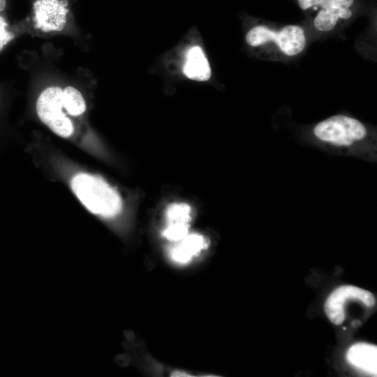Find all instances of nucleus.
Masks as SVG:
<instances>
[{
	"label": "nucleus",
	"mask_w": 377,
	"mask_h": 377,
	"mask_svg": "<svg viewBox=\"0 0 377 377\" xmlns=\"http://www.w3.org/2000/svg\"><path fill=\"white\" fill-rule=\"evenodd\" d=\"M311 139L325 152L376 162L375 135L362 121L346 114L333 115L316 124Z\"/></svg>",
	"instance_id": "nucleus-1"
},
{
	"label": "nucleus",
	"mask_w": 377,
	"mask_h": 377,
	"mask_svg": "<svg viewBox=\"0 0 377 377\" xmlns=\"http://www.w3.org/2000/svg\"><path fill=\"white\" fill-rule=\"evenodd\" d=\"M71 186L80 202L95 214L110 218L121 212L119 194L99 177L79 173L72 179Z\"/></svg>",
	"instance_id": "nucleus-2"
},
{
	"label": "nucleus",
	"mask_w": 377,
	"mask_h": 377,
	"mask_svg": "<svg viewBox=\"0 0 377 377\" xmlns=\"http://www.w3.org/2000/svg\"><path fill=\"white\" fill-rule=\"evenodd\" d=\"M63 107V90L59 87L45 88L36 101V112L40 121L57 135L68 138L73 132V126L62 112Z\"/></svg>",
	"instance_id": "nucleus-3"
},
{
	"label": "nucleus",
	"mask_w": 377,
	"mask_h": 377,
	"mask_svg": "<svg viewBox=\"0 0 377 377\" xmlns=\"http://www.w3.org/2000/svg\"><path fill=\"white\" fill-rule=\"evenodd\" d=\"M246 41L253 47L273 41L288 56L299 54L306 44L304 30L297 25H288L278 32L265 26H256L246 34Z\"/></svg>",
	"instance_id": "nucleus-4"
},
{
	"label": "nucleus",
	"mask_w": 377,
	"mask_h": 377,
	"mask_svg": "<svg viewBox=\"0 0 377 377\" xmlns=\"http://www.w3.org/2000/svg\"><path fill=\"white\" fill-rule=\"evenodd\" d=\"M349 300L359 301L369 307L376 304L371 292L354 286H341L332 292L324 305L325 312L332 323L339 325L343 323L346 319L345 306Z\"/></svg>",
	"instance_id": "nucleus-5"
},
{
	"label": "nucleus",
	"mask_w": 377,
	"mask_h": 377,
	"mask_svg": "<svg viewBox=\"0 0 377 377\" xmlns=\"http://www.w3.org/2000/svg\"><path fill=\"white\" fill-rule=\"evenodd\" d=\"M66 0H36L34 3L36 27L44 31H60L66 23Z\"/></svg>",
	"instance_id": "nucleus-6"
},
{
	"label": "nucleus",
	"mask_w": 377,
	"mask_h": 377,
	"mask_svg": "<svg viewBox=\"0 0 377 377\" xmlns=\"http://www.w3.org/2000/svg\"><path fill=\"white\" fill-rule=\"evenodd\" d=\"M192 209L185 202H174L166 209L167 225L162 235L169 241L177 242L188 234Z\"/></svg>",
	"instance_id": "nucleus-7"
},
{
	"label": "nucleus",
	"mask_w": 377,
	"mask_h": 377,
	"mask_svg": "<svg viewBox=\"0 0 377 377\" xmlns=\"http://www.w3.org/2000/svg\"><path fill=\"white\" fill-rule=\"evenodd\" d=\"M346 360L353 367L373 376L377 374V347L367 343H357L347 350Z\"/></svg>",
	"instance_id": "nucleus-8"
},
{
	"label": "nucleus",
	"mask_w": 377,
	"mask_h": 377,
	"mask_svg": "<svg viewBox=\"0 0 377 377\" xmlns=\"http://www.w3.org/2000/svg\"><path fill=\"white\" fill-rule=\"evenodd\" d=\"M183 72L186 77L195 81H206L210 78V66L201 47L194 45L186 50Z\"/></svg>",
	"instance_id": "nucleus-9"
},
{
	"label": "nucleus",
	"mask_w": 377,
	"mask_h": 377,
	"mask_svg": "<svg viewBox=\"0 0 377 377\" xmlns=\"http://www.w3.org/2000/svg\"><path fill=\"white\" fill-rule=\"evenodd\" d=\"M170 249V256L176 263L184 264L198 254L207 245L205 237L196 233L188 234Z\"/></svg>",
	"instance_id": "nucleus-10"
},
{
	"label": "nucleus",
	"mask_w": 377,
	"mask_h": 377,
	"mask_svg": "<svg viewBox=\"0 0 377 377\" xmlns=\"http://www.w3.org/2000/svg\"><path fill=\"white\" fill-rule=\"evenodd\" d=\"M351 15L349 8L321 9L314 19V26L319 31H330L335 27L339 19H348Z\"/></svg>",
	"instance_id": "nucleus-11"
},
{
	"label": "nucleus",
	"mask_w": 377,
	"mask_h": 377,
	"mask_svg": "<svg viewBox=\"0 0 377 377\" xmlns=\"http://www.w3.org/2000/svg\"><path fill=\"white\" fill-rule=\"evenodd\" d=\"M63 105L71 116H79L86 110V103L81 92L72 86L63 90Z\"/></svg>",
	"instance_id": "nucleus-12"
},
{
	"label": "nucleus",
	"mask_w": 377,
	"mask_h": 377,
	"mask_svg": "<svg viewBox=\"0 0 377 377\" xmlns=\"http://www.w3.org/2000/svg\"><path fill=\"white\" fill-rule=\"evenodd\" d=\"M2 13H0V52L15 37L14 34L10 29L6 18L2 15Z\"/></svg>",
	"instance_id": "nucleus-13"
},
{
	"label": "nucleus",
	"mask_w": 377,
	"mask_h": 377,
	"mask_svg": "<svg viewBox=\"0 0 377 377\" xmlns=\"http://www.w3.org/2000/svg\"><path fill=\"white\" fill-rule=\"evenodd\" d=\"M353 3V0H322L319 6L322 9L348 8Z\"/></svg>",
	"instance_id": "nucleus-14"
},
{
	"label": "nucleus",
	"mask_w": 377,
	"mask_h": 377,
	"mask_svg": "<svg viewBox=\"0 0 377 377\" xmlns=\"http://www.w3.org/2000/svg\"><path fill=\"white\" fill-rule=\"evenodd\" d=\"M300 7L306 10L313 6H319L322 0H297Z\"/></svg>",
	"instance_id": "nucleus-15"
},
{
	"label": "nucleus",
	"mask_w": 377,
	"mask_h": 377,
	"mask_svg": "<svg viewBox=\"0 0 377 377\" xmlns=\"http://www.w3.org/2000/svg\"><path fill=\"white\" fill-rule=\"evenodd\" d=\"M7 0H0V13L3 12L6 7Z\"/></svg>",
	"instance_id": "nucleus-16"
},
{
	"label": "nucleus",
	"mask_w": 377,
	"mask_h": 377,
	"mask_svg": "<svg viewBox=\"0 0 377 377\" xmlns=\"http://www.w3.org/2000/svg\"><path fill=\"white\" fill-rule=\"evenodd\" d=\"M172 376H191L188 374H186V373L182 372V371H175V372L172 373Z\"/></svg>",
	"instance_id": "nucleus-17"
},
{
	"label": "nucleus",
	"mask_w": 377,
	"mask_h": 377,
	"mask_svg": "<svg viewBox=\"0 0 377 377\" xmlns=\"http://www.w3.org/2000/svg\"><path fill=\"white\" fill-rule=\"evenodd\" d=\"M361 322L358 320H355L352 322V326L354 327H357V326L360 325Z\"/></svg>",
	"instance_id": "nucleus-18"
},
{
	"label": "nucleus",
	"mask_w": 377,
	"mask_h": 377,
	"mask_svg": "<svg viewBox=\"0 0 377 377\" xmlns=\"http://www.w3.org/2000/svg\"><path fill=\"white\" fill-rule=\"evenodd\" d=\"M0 98H1V96H0Z\"/></svg>",
	"instance_id": "nucleus-19"
}]
</instances>
